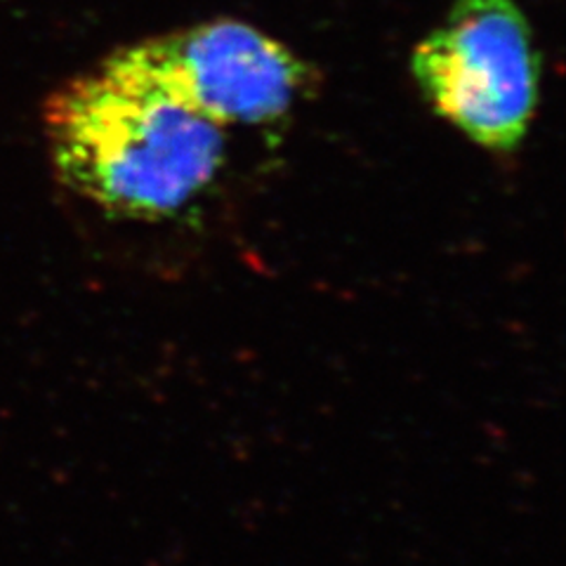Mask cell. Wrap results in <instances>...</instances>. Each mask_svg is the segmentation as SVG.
<instances>
[{
  "mask_svg": "<svg viewBox=\"0 0 566 566\" xmlns=\"http://www.w3.org/2000/svg\"><path fill=\"white\" fill-rule=\"evenodd\" d=\"M133 48L177 95L222 128L283 120L310 81L291 48L237 20L201 22Z\"/></svg>",
  "mask_w": 566,
  "mask_h": 566,
  "instance_id": "obj_3",
  "label": "cell"
},
{
  "mask_svg": "<svg viewBox=\"0 0 566 566\" xmlns=\"http://www.w3.org/2000/svg\"><path fill=\"white\" fill-rule=\"evenodd\" d=\"M411 74L432 112L476 147L512 151L524 142L541 60L515 0H458L416 45Z\"/></svg>",
  "mask_w": 566,
  "mask_h": 566,
  "instance_id": "obj_2",
  "label": "cell"
},
{
  "mask_svg": "<svg viewBox=\"0 0 566 566\" xmlns=\"http://www.w3.org/2000/svg\"><path fill=\"white\" fill-rule=\"evenodd\" d=\"M57 180L106 218L158 224L206 197L224 128L193 109L133 45L62 83L43 106Z\"/></svg>",
  "mask_w": 566,
  "mask_h": 566,
  "instance_id": "obj_1",
  "label": "cell"
}]
</instances>
